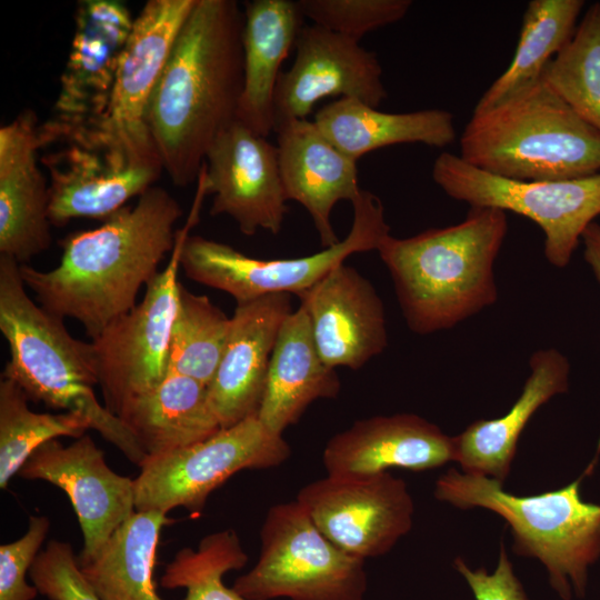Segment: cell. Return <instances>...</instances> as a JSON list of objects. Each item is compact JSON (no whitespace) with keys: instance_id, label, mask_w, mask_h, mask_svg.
<instances>
[{"instance_id":"obj_24","label":"cell","mask_w":600,"mask_h":600,"mask_svg":"<svg viewBox=\"0 0 600 600\" xmlns=\"http://www.w3.org/2000/svg\"><path fill=\"white\" fill-rule=\"evenodd\" d=\"M522 392L502 417L480 419L453 437L454 462L461 471L507 480L520 434L534 412L552 397L568 391L570 364L556 349L532 353Z\"/></svg>"},{"instance_id":"obj_29","label":"cell","mask_w":600,"mask_h":600,"mask_svg":"<svg viewBox=\"0 0 600 600\" xmlns=\"http://www.w3.org/2000/svg\"><path fill=\"white\" fill-rule=\"evenodd\" d=\"M172 522L158 511H136L79 568L100 600H163L153 582L159 537Z\"/></svg>"},{"instance_id":"obj_17","label":"cell","mask_w":600,"mask_h":600,"mask_svg":"<svg viewBox=\"0 0 600 600\" xmlns=\"http://www.w3.org/2000/svg\"><path fill=\"white\" fill-rule=\"evenodd\" d=\"M294 49L274 92L276 128L307 119L324 98H354L373 108L387 98L379 60L360 41L312 23L301 28Z\"/></svg>"},{"instance_id":"obj_34","label":"cell","mask_w":600,"mask_h":600,"mask_svg":"<svg viewBox=\"0 0 600 600\" xmlns=\"http://www.w3.org/2000/svg\"><path fill=\"white\" fill-rule=\"evenodd\" d=\"M247 562L238 533L233 529L216 531L202 538L196 549H180L167 564L160 584L186 589L184 600H248L222 580Z\"/></svg>"},{"instance_id":"obj_37","label":"cell","mask_w":600,"mask_h":600,"mask_svg":"<svg viewBox=\"0 0 600 600\" xmlns=\"http://www.w3.org/2000/svg\"><path fill=\"white\" fill-rule=\"evenodd\" d=\"M50 526L48 517L31 514L24 534L0 546V600H34L39 594L26 578L41 551Z\"/></svg>"},{"instance_id":"obj_19","label":"cell","mask_w":600,"mask_h":600,"mask_svg":"<svg viewBox=\"0 0 600 600\" xmlns=\"http://www.w3.org/2000/svg\"><path fill=\"white\" fill-rule=\"evenodd\" d=\"M292 311L287 293L237 303L223 354L208 386L221 428L258 414L278 333Z\"/></svg>"},{"instance_id":"obj_7","label":"cell","mask_w":600,"mask_h":600,"mask_svg":"<svg viewBox=\"0 0 600 600\" xmlns=\"http://www.w3.org/2000/svg\"><path fill=\"white\" fill-rule=\"evenodd\" d=\"M196 1L144 3L134 19L104 112L91 128L66 142L97 150L120 168L163 170L148 128L147 111L174 39Z\"/></svg>"},{"instance_id":"obj_6","label":"cell","mask_w":600,"mask_h":600,"mask_svg":"<svg viewBox=\"0 0 600 600\" xmlns=\"http://www.w3.org/2000/svg\"><path fill=\"white\" fill-rule=\"evenodd\" d=\"M556 490L517 496L499 481L450 469L434 483V498L459 509L483 508L501 517L512 550L540 561L562 600L586 596L589 568L600 558V504L584 501L581 481L593 469Z\"/></svg>"},{"instance_id":"obj_33","label":"cell","mask_w":600,"mask_h":600,"mask_svg":"<svg viewBox=\"0 0 600 600\" xmlns=\"http://www.w3.org/2000/svg\"><path fill=\"white\" fill-rule=\"evenodd\" d=\"M541 77L600 132V1L588 8L570 42L547 64Z\"/></svg>"},{"instance_id":"obj_10","label":"cell","mask_w":600,"mask_h":600,"mask_svg":"<svg viewBox=\"0 0 600 600\" xmlns=\"http://www.w3.org/2000/svg\"><path fill=\"white\" fill-rule=\"evenodd\" d=\"M431 176L454 200L512 211L534 221L544 233V256L558 268L570 262L582 232L600 214V173L553 181L512 180L442 152Z\"/></svg>"},{"instance_id":"obj_26","label":"cell","mask_w":600,"mask_h":600,"mask_svg":"<svg viewBox=\"0 0 600 600\" xmlns=\"http://www.w3.org/2000/svg\"><path fill=\"white\" fill-rule=\"evenodd\" d=\"M340 388L336 369L318 352L309 316L300 304L278 333L257 416L267 430L282 436L313 401L336 398Z\"/></svg>"},{"instance_id":"obj_5","label":"cell","mask_w":600,"mask_h":600,"mask_svg":"<svg viewBox=\"0 0 600 600\" xmlns=\"http://www.w3.org/2000/svg\"><path fill=\"white\" fill-rule=\"evenodd\" d=\"M459 157L507 179L568 180L600 173V132L541 78L473 110Z\"/></svg>"},{"instance_id":"obj_16","label":"cell","mask_w":600,"mask_h":600,"mask_svg":"<svg viewBox=\"0 0 600 600\" xmlns=\"http://www.w3.org/2000/svg\"><path fill=\"white\" fill-rule=\"evenodd\" d=\"M201 173L212 216H229L246 236L281 231L288 199L278 149L268 138L234 120L210 147Z\"/></svg>"},{"instance_id":"obj_14","label":"cell","mask_w":600,"mask_h":600,"mask_svg":"<svg viewBox=\"0 0 600 600\" xmlns=\"http://www.w3.org/2000/svg\"><path fill=\"white\" fill-rule=\"evenodd\" d=\"M296 500L323 536L363 560L388 553L413 523L407 483L390 472L327 474L302 487Z\"/></svg>"},{"instance_id":"obj_31","label":"cell","mask_w":600,"mask_h":600,"mask_svg":"<svg viewBox=\"0 0 600 600\" xmlns=\"http://www.w3.org/2000/svg\"><path fill=\"white\" fill-rule=\"evenodd\" d=\"M231 326L204 294L190 292L180 283L171 329L168 372L209 386L223 354Z\"/></svg>"},{"instance_id":"obj_35","label":"cell","mask_w":600,"mask_h":600,"mask_svg":"<svg viewBox=\"0 0 600 600\" xmlns=\"http://www.w3.org/2000/svg\"><path fill=\"white\" fill-rule=\"evenodd\" d=\"M304 18L339 34L360 39L378 28L400 21L410 0H300Z\"/></svg>"},{"instance_id":"obj_22","label":"cell","mask_w":600,"mask_h":600,"mask_svg":"<svg viewBox=\"0 0 600 600\" xmlns=\"http://www.w3.org/2000/svg\"><path fill=\"white\" fill-rule=\"evenodd\" d=\"M281 180L288 200L310 214L324 248L340 242L331 224V211L341 200L352 202L360 193L357 161L340 151L308 119L276 128Z\"/></svg>"},{"instance_id":"obj_21","label":"cell","mask_w":600,"mask_h":600,"mask_svg":"<svg viewBox=\"0 0 600 600\" xmlns=\"http://www.w3.org/2000/svg\"><path fill=\"white\" fill-rule=\"evenodd\" d=\"M450 461L453 437L413 413L358 420L334 434L322 452L329 476H369L391 468L426 471Z\"/></svg>"},{"instance_id":"obj_11","label":"cell","mask_w":600,"mask_h":600,"mask_svg":"<svg viewBox=\"0 0 600 600\" xmlns=\"http://www.w3.org/2000/svg\"><path fill=\"white\" fill-rule=\"evenodd\" d=\"M290 454L282 436L267 430L257 414L249 417L194 444L147 457L134 479L136 511L199 512L234 473L277 467Z\"/></svg>"},{"instance_id":"obj_28","label":"cell","mask_w":600,"mask_h":600,"mask_svg":"<svg viewBox=\"0 0 600 600\" xmlns=\"http://www.w3.org/2000/svg\"><path fill=\"white\" fill-rule=\"evenodd\" d=\"M313 122L340 151L353 160L398 143L444 148L457 137L454 117L442 109L383 112L354 98L324 104Z\"/></svg>"},{"instance_id":"obj_13","label":"cell","mask_w":600,"mask_h":600,"mask_svg":"<svg viewBox=\"0 0 600 600\" xmlns=\"http://www.w3.org/2000/svg\"><path fill=\"white\" fill-rule=\"evenodd\" d=\"M134 19L118 0H82L51 118L39 126L42 147L68 141L104 112Z\"/></svg>"},{"instance_id":"obj_12","label":"cell","mask_w":600,"mask_h":600,"mask_svg":"<svg viewBox=\"0 0 600 600\" xmlns=\"http://www.w3.org/2000/svg\"><path fill=\"white\" fill-rule=\"evenodd\" d=\"M202 200L194 199L166 268L146 287L129 312L109 323L91 343L104 407L113 414L128 399L157 386L168 374L171 329L180 282V253L198 220Z\"/></svg>"},{"instance_id":"obj_27","label":"cell","mask_w":600,"mask_h":600,"mask_svg":"<svg viewBox=\"0 0 600 600\" xmlns=\"http://www.w3.org/2000/svg\"><path fill=\"white\" fill-rule=\"evenodd\" d=\"M116 416L147 457L200 442L221 428L208 398V387L178 373L124 401Z\"/></svg>"},{"instance_id":"obj_30","label":"cell","mask_w":600,"mask_h":600,"mask_svg":"<svg viewBox=\"0 0 600 600\" xmlns=\"http://www.w3.org/2000/svg\"><path fill=\"white\" fill-rule=\"evenodd\" d=\"M582 0H532L524 11L519 41L508 68L484 91L473 110H482L541 78L547 64L570 42Z\"/></svg>"},{"instance_id":"obj_36","label":"cell","mask_w":600,"mask_h":600,"mask_svg":"<svg viewBox=\"0 0 600 600\" xmlns=\"http://www.w3.org/2000/svg\"><path fill=\"white\" fill-rule=\"evenodd\" d=\"M29 577L39 594L49 600H100L67 541L50 540L37 556Z\"/></svg>"},{"instance_id":"obj_32","label":"cell","mask_w":600,"mask_h":600,"mask_svg":"<svg viewBox=\"0 0 600 600\" xmlns=\"http://www.w3.org/2000/svg\"><path fill=\"white\" fill-rule=\"evenodd\" d=\"M29 398L13 381L0 380V488L43 443L60 437L78 439L91 429L88 419L72 412H36Z\"/></svg>"},{"instance_id":"obj_2","label":"cell","mask_w":600,"mask_h":600,"mask_svg":"<svg viewBox=\"0 0 600 600\" xmlns=\"http://www.w3.org/2000/svg\"><path fill=\"white\" fill-rule=\"evenodd\" d=\"M180 217L178 201L153 186L100 227L62 239L56 268L41 271L20 264L21 278L42 308L77 320L94 339L137 306L140 289L174 248Z\"/></svg>"},{"instance_id":"obj_25","label":"cell","mask_w":600,"mask_h":600,"mask_svg":"<svg viewBox=\"0 0 600 600\" xmlns=\"http://www.w3.org/2000/svg\"><path fill=\"white\" fill-rule=\"evenodd\" d=\"M298 1L252 0L243 11V87L236 120L268 138L276 131L274 92L281 64L303 24Z\"/></svg>"},{"instance_id":"obj_15","label":"cell","mask_w":600,"mask_h":600,"mask_svg":"<svg viewBox=\"0 0 600 600\" xmlns=\"http://www.w3.org/2000/svg\"><path fill=\"white\" fill-rule=\"evenodd\" d=\"M18 476L47 481L66 492L83 537L79 563L91 559L136 512L134 479L114 472L87 433L68 446L58 439L43 443Z\"/></svg>"},{"instance_id":"obj_20","label":"cell","mask_w":600,"mask_h":600,"mask_svg":"<svg viewBox=\"0 0 600 600\" xmlns=\"http://www.w3.org/2000/svg\"><path fill=\"white\" fill-rule=\"evenodd\" d=\"M32 110L0 128V254L26 264L51 246L49 182L38 166L42 148Z\"/></svg>"},{"instance_id":"obj_4","label":"cell","mask_w":600,"mask_h":600,"mask_svg":"<svg viewBox=\"0 0 600 600\" xmlns=\"http://www.w3.org/2000/svg\"><path fill=\"white\" fill-rule=\"evenodd\" d=\"M0 331L10 358L1 377L16 382L29 400L88 419L91 429L140 467L147 454L121 420L102 406L91 342L76 339L63 319L31 299L20 264L0 254Z\"/></svg>"},{"instance_id":"obj_1","label":"cell","mask_w":600,"mask_h":600,"mask_svg":"<svg viewBox=\"0 0 600 600\" xmlns=\"http://www.w3.org/2000/svg\"><path fill=\"white\" fill-rule=\"evenodd\" d=\"M243 12L197 0L151 94L147 123L173 184L197 181L207 152L237 116L243 87Z\"/></svg>"},{"instance_id":"obj_39","label":"cell","mask_w":600,"mask_h":600,"mask_svg":"<svg viewBox=\"0 0 600 600\" xmlns=\"http://www.w3.org/2000/svg\"><path fill=\"white\" fill-rule=\"evenodd\" d=\"M581 240L584 244V260L600 282V224L591 222L582 232Z\"/></svg>"},{"instance_id":"obj_3","label":"cell","mask_w":600,"mask_h":600,"mask_svg":"<svg viewBox=\"0 0 600 600\" xmlns=\"http://www.w3.org/2000/svg\"><path fill=\"white\" fill-rule=\"evenodd\" d=\"M507 231L504 211L471 207L458 224L381 242L377 251L410 330L449 329L497 301L493 263Z\"/></svg>"},{"instance_id":"obj_18","label":"cell","mask_w":600,"mask_h":600,"mask_svg":"<svg viewBox=\"0 0 600 600\" xmlns=\"http://www.w3.org/2000/svg\"><path fill=\"white\" fill-rule=\"evenodd\" d=\"M322 361L360 369L388 343L383 303L372 283L344 262L298 294Z\"/></svg>"},{"instance_id":"obj_8","label":"cell","mask_w":600,"mask_h":600,"mask_svg":"<svg viewBox=\"0 0 600 600\" xmlns=\"http://www.w3.org/2000/svg\"><path fill=\"white\" fill-rule=\"evenodd\" d=\"M257 563L232 588L248 600H364V560L332 543L294 500L269 508Z\"/></svg>"},{"instance_id":"obj_23","label":"cell","mask_w":600,"mask_h":600,"mask_svg":"<svg viewBox=\"0 0 600 600\" xmlns=\"http://www.w3.org/2000/svg\"><path fill=\"white\" fill-rule=\"evenodd\" d=\"M44 154L49 173V218L64 226L72 219L108 220L158 180L161 168H120L101 152L76 143Z\"/></svg>"},{"instance_id":"obj_9","label":"cell","mask_w":600,"mask_h":600,"mask_svg":"<svg viewBox=\"0 0 600 600\" xmlns=\"http://www.w3.org/2000/svg\"><path fill=\"white\" fill-rule=\"evenodd\" d=\"M349 233L322 251L293 259L261 260L229 244L188 236L180 253V268L191 280L229 293L237 303L269 294L294 293L313 287L353 253L378 250L390 234L381 200L361 189L351 202Z\"/></svg>"},{"instance_id":"obj_38","label":"cell","mask_w":600,"mask_h":600,"mask_svg":"<svg viewBox=\"0 0 600 600\" xmlns=\"http://www.w3.org/2000/svg\"><path fill=\"white\" fill-rule=\"evenodd\" d=\"M453 567L466 580L476 600H529L503 543L500 546L497 567L491 573L484 568H470L460 557L454 559Z\"/></svg>"}]
</instances>
